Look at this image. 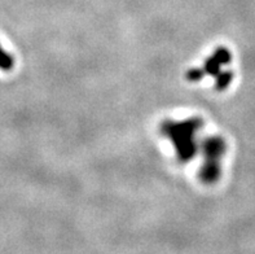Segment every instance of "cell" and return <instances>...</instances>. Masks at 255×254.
I'll use <instances>...</instances> for the list:
<instances>
[{"label":"cell","instance_id":"cell-2","mask_svg":"<svg viewBox=\"0 0 255 254\" xmlns=\"http://www.w3.org/2000/svg\"><path fill=\"white\" fill-rule=\"evenodd\" d=\"M231 60H232L231 52L224 47H219L205 61L202 68H196L188 71V79L192 82H198L204 78V75H211L215 79L218 90H226L232 82L233 74L230 70H223V66L230 64Z\"/></svg>","mask_w":255,"mask_h":254},{"label":"cell","instance_id":"cell-4","mask_svg":"<svg viewBox=\"0 0 255 254\" xmlns=\"http://www.w3.org/2000/svg\"><path fill=\"white\" fill-rule=\"evenodd\" d=\"M13 65H14V60H13L12 55H9V53L0 45V70H12Z\"/></svg>","mask_w":255,"mask_h":254},{"label":"cell","instance_id":"cell-1","mask_svg":"<svg viewBox=\"0 0 255 254\" xmlns=\"http://www.w3.org/2000/svg\"><path fill=\"white\" fill-rule=\"evenodd\" d=\"M202 127V119L197 117L183 121H166L161 127L162 134L174 145L178 160L188 162L197 152V132Z\"/></svg>","mask_w":255,"mask_h":254},{"label":"cell","instance_id":"cell-3","mask_svg":"<svg viewBox=\"0 0 255 254\" xmlns=\"http://www.w3.org/2000/svg\"><path fill=\"white\" fill-rule=\"evenodd\" d=\"M226 149V142L220 136H210L204 140L202 143L204 162L200 171V177L204 183L213 184L219 179L220 165Z\"/></svg>","mask_w":255,"mask_h":254}]
</instances>
